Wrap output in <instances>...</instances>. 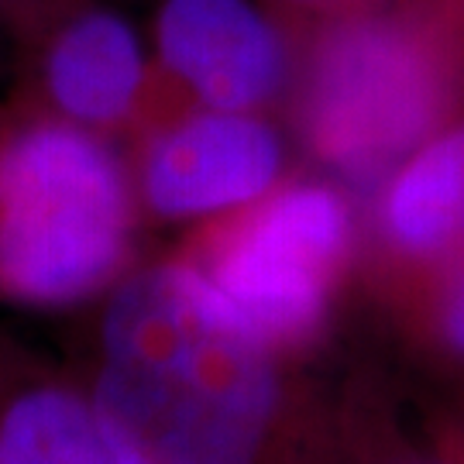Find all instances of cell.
<instances>
[{"instance_id":"6da1fadb","label":"cell","mask_w":464,"mask_h":464,"mask_svg":"<svg viewBox=\"0 0 464 464\" xmlns=\"http://www.w3.org/2000/svg\"><path fill=\"white\" fill-rule=\"evenodd\" d=\"M279 358L197 266L169 262L117 285L86 396L117 464H266Z\"/></svg>"},{"instance_id":"7a4b0ae2","label":"cell","mask_w":464,"mask_h":464,"mask_svg":"<svg viewBox=\"0 0 464 464\" xmlns=\"http://www.w3.org/2000/svg\"><path fill=\"white\" fill-rule=\"evenodd\" d=\"M131 193L117 155L83 128L32 124L0 141V296L72 306L117 279Z\"/></svg>"},{"instance_id":"3957f363","label":"cell","mask_w":464,"mask_h":464,"mask_svg":"<svg viewBox=\"0 0 464 464\" xmlns=\"http://www.w3.org/2000/svg\"><path fill=\"white\" fill-rule=\"evenodd\" d=\"M245 210L197 268L268 348H306L331 316L348 262V203L331 186L296 183Z\"/></svg>"},{"instance_id":"277c9868","label":"cell","mask_w":464,"mask_h":464,"mask_svg":"<svg viewBox=\"0 0 464 464\" xmlns=\"http://www.w3.org/2000/svg\"><path fill=\"white\" fill-rule=\"evenodd\" d=\"M444 90L423 45L396 24L334 34L310 93L314 149L348 176L402 166L440 117Z\"/></svg>"},{"instance_id":"5b68a950","label":"cell","mask_w":464,"mask_h":464,"mask_svg":"<svg viewBox=\"0 0 464 464\" xmlns=\"http://www.w3.org/2000/svg\"><path fill=\"white\" fill-rule=\"evenodd\" d=\"M282 176V141L245 111H207L169 128L149 149L141 186L155 214L186 220L245 210Z\"/></svg>"},{"instance_id":"8992f818","label":"cell","mask_w":464,"mask_h":464,"mask_svg":"<svg viewBox=\"0 0 464 464\" xmlns=\"http://www.w3.org/2000/svg\"><path fill=\"white\" fill-rule=\"evenodd\" d=\"M159 52L214 111H251L282 83V42L248 0H166Z\"/></svg>"},{"instance_id":"52a82bcc","label":"cell","mask_w":464,"mask_h":464,"mask_svg":"<svg viewBox=\"0 0 464 464\" xmlns=\"http://www.w3.org/2000/svg\"><path fill=\"white\" fill-rule=\"evenodd\" d=\"M379 234L410 276L464 258V124L427 138L389 172Z\"/></svg>"},{"instance_id":"ba28073f","label":"cell","mask_w":464,"mask_h":464,"mask_svg":"<svg viewBox=\"0 0 464 464\" xmlns=\"http://www.w3.org/2000/svg\"><path fill=\"white\" fill-rule=\"evenodd\" d=\"M0 464H117V458L86 392L0 358Z\"/></svg>"},{"instance_id":"9c48e42d","label":"cell","mask_w":464,"mask_h":464,"mask_svg":"<svg viewBox=\"0 0 464 464\" xmlns=\"http://www.w3.org/2000/svg\"><path fill=\"white\" fill-rule=\"evenodd\" d=\"M145 59L134 28L117 14H83L49 52V93L80 124H114L141 90Z\"/></svg>"},{"instance_id":"30bf717a","label":"cell","mask_w":464,"mask_h":464,"mask_svg":"<svg viewBox=\"0 0 464 464\" xmlns=\"http://www.w3.org/2000/svg\"><path fill=\"white\" fill-rule=\"evenodd\" d=\"M423 392L410 410L362 416L351 464H464V385L433 379Z\"/></svg>"},{"instance_id":"8fae6325","label":"cell","mask_w":464,"mask_h":464,"mask_svg":"<svg viewBox=\"0 0 464 464\" xmlns=\"http://www.w3.org/2000/svg\"><path fill=\"white\" fill-rule=\"evenodd\" d=\"M410 334L437 382L464 385V258L413 276Z\"/></svg>"}]
</instances>
